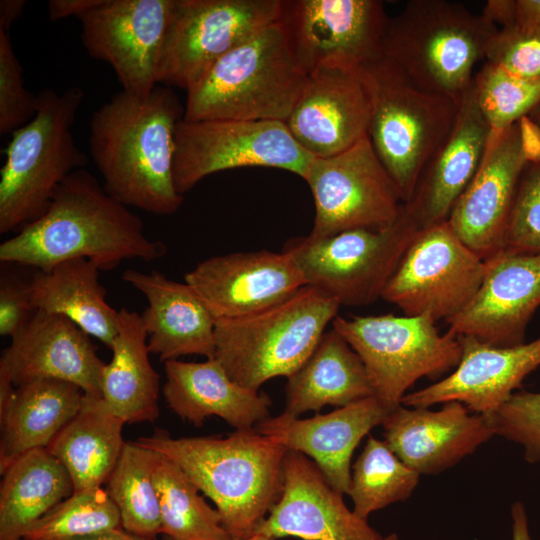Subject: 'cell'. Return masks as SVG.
<instances>
[{
    "label": "cell",
    "mask_w": 540,
    "mask_h": 540,
    "mask_svg": "<svg viewBox=\"0 0 540 540\" xmlns=\"http://www.w3.org/2000/svg\"><path fill=\"white\" fill-rule=\"evenodd\" d=\"M470 412L457 401L438 411L400 404L382 424L384 441L420 475L440 473L495 435L485 416Z\"/></svg>",
    "instance_id": "cell-25"
},
{
    "label": "cell",
    "mask_w": 540,
    "mask_h": 540,
    "mask_svg": "<svg viewBox=\"0 0 540 540\" xmlns=\"http://www.w3.org/2000/svg\"><path fill=\"white\" fill-rule=\"evenodd\" d=\"M1 474L0 540H23L40 518L74 492L69 472L48 448L24 453Z\"/></svg>",
    "instance_id": "cell-33"
},
{
    "label": "cell",
    "mask_w": 540,
    "mask_h": 540,
    "mask_svg": "<svg viewBox=\"0 0 540 540\" xmlns=\"http://www.w3.org/2000/svg\"><path fill=\"white\" fill-rule=\"evenodd\" d=\"M486 262L482 283L459 314L446 321L456 336L512 347L525 343L540 306V253L503 250Z\"/></svg>",
    "instance_id": "cell-18"
},
{
    "label": "cell",
    "mask_w": 540,
    "mask_h": 540,
    "mask_svg": "<svg viewBox=\"0 0 540 540\" xmlns=\"http://www.w3.org/2000/svg\"><path fill=\"white\" fill-rule=\"evenodd\" d=\"M528 161L518 123L490 131L481 164L454 205L448 223L484 261L505 248V235L521 175Z\"/></svg>",
    "instance_id": "cell-17"
},
{
    "label": "cell",
    "mask_w": 540,
    "mask_h": 540,
    "mask_svg": "<svg viewBox=\"0 0 540 540\" xmlns=\"http://www.w3.org/2000/svg\"><path fill=\"white\" fill-rule=\"evenodd\" d=\"M481 14L500 28L540 30V0H489Z\"/></svg>",
    "instance_id": "cell-45"
},
{
    "label": "cell",
    "mask_w": 540,
    "mask_h": 540,
    "mask_svg": "<svg viewBox=\"0 0 540 540\" xmlns=\"http://www.w3.org/2000/svg\"><path fill=\"white\" fill-rule=\"evenodd\" d=\"M30 280L2 274L0 278V335L12 338L32 317Z\"/></svg>",
    "instance_id": "cell-44"
},
{
    "label": "cell",
    "mask_w": 540,
    "mask_h": 540,
    "mask_svg": "<svg viewBox=\"0 0 540 540\" xmlns=\"http://www.w3.org/2000/svg\"><path fill=\"white\" fill-rule=\"evenodd\" d=\"M529 117L540 128V104L531 112Z\"/></svg>",
    "instance_id": "cell-51"
},
{
    "label": "cell",
    "mask_w": 540,
    "mask_h": 540,
    "mask_svg": "<svg viewBox=\"0 0 540 540\" xmlns=\"http://www.w3.org/2000/svg\"><path fill=\"white\" fill-rule=\"evenodd\" d=\"M314 157L275 120L182 118L175 131L173 179L181 195L205 177L241 167H272L305 178Z\"/></svg>",
    "instance_id": "cell-12"
},
{
    "label": "cell",
    "mask_w": 540,
    "mask_h": 540,
    "mask_svg": "<svg viewBox=\"0 0 540 540\" xmlns=\"http://www.w3.org/2000/svg\"><path fill=\"white\" fill-rule=\"evenodd\" d=\"M166 253L162 241L146 235L141 218L84 168L63 181L40 218L0 244L2 263L42 271L77 258L109 271L125 260L152 262Z\"/></svg>",
    "instance_id": "cell-2"
},
{
    "label": "cell",
    "mask_w": 540,
    "mask_h": 540,
    "mask_svg": "<svg viewBox=\"0 0 540 540\" xmlns=\"http://www.w3.org/2000/svg\"><path fill=\"white\" fill-rule=\"evenodd\" d=\"M173 0H103L83 14L81 41L108 63L123 91L146 97L158 85L157 69Z\"/></svg>",
    "instance_id": "cell-16"
},
{
    "label": "cell",
    "mask_w": 540,
    "mask_h": 540,
    "mask_svg": "<svg viewBox=\"0 0 540 540\" xmlns=\"http://www.w3.org/2000/svg\"><path fill=\"white\" fill-rule=\"evenodd\" d=\"M485 271L486 262L445 221L418 230L381 298L404 315L448 321L473 299Z\"/></svg>",
    "instance_id": "cell-13"
},
{
    "label": "cell",
    "mask_w": 540,
    "mask_h": 540,
    "mask_svg": "<svg viewBox=\"0 0 540 540\" xmlns=\"http://www.w3.org/2000/svg\"><path fill=\"white\" fill-rule=\"evenodd\" d=\"M99 272L94 263L83 258L37 270L30 279L31 298L36 311L66 317L111 349L118 310L107 302Z\"/></svg>",
    "instance_id": "cell-32"
},
{
    "label": "cell",
    "mask_w": 540,
    "mask_h": 540,
    "mask_svg": "<svg viewBox=\"0 0 540 540\" xmlns=\"http://www.w3.org/2000/svg\"><path fill=\"white\" fill-rule=\"evenodd\" d=\"M112 358L105 363L101 399L125 423L154 422L159 416V375L154 370L141 315L118 310Z\"/></svg>",
    "instance_id": "cell-30"
},
{
    "label": "cell",
    "mask_w": 540,
    "mask_h": 540,
    "mask_svg": "<svg viewBox=\"0 0 540 540\" xmlns=\"http://www.w3.org/2000/svg\"><path fill=\"white\" fill-rule=\"evenodd\" d=\"M307 75L277 21L222 57L186 92L183 118L285 122Z\"/></svg>",
    "instance_id": "cell-6"
},
{
    "label": "cell",
    "mask_w": 540,
    "mask_h": 540,
    "mask_svg": "<svg viewBox=\"0 0 540 540\" xmlns=\"http://www.w3.org/2000/svg\"><path fill=\"white\" fill-rule=\"evenodd\" d=\"M427 315L336 316L335 329L363 361L374 395L390 408L401 404L420 378H437L461 358L458 336L440 334Z\"/></svg>",
    "instance_id": "cell-9"
},
{
    "label": "cell",
    "mask_w": 540,
    "mask_h": 540,
    "mask_svg": "<svg viewBox=\"0 0 540 540\" xmlns=\"http://www.w3.org/2000/svg\"><path fill=\"white\" fill-rule=\"evenodd\" d=\"M384 540H399V537L395 533H392L384 537Z\"/></svg>",
    "instance_id": "cell-53"
},
{
    "label": "cell",
    "mask_w": 540,
    "mask_h": 540,
    "mask_svg": "<svg viewBox=\"0 0 540 540\" xmlns=\"http://www.w3.org/2000/svg\"><path fill=\"white\" fill-rule=\"evenodd\" d=\"M461 358L455 370L442 380L406 394L401 404L428 408L457 401L475 414L497 411L540 367V337L512 347L495 346L471 336H458Z\"/></svg>",
    "instance_id": "cell-22"
},
{
    "label": "cell",
    "mask_w": 540,
    "mask_h": 540,
    "mask_svg": "<svg viewBox=\"0 0 540 540\" xmlns=\"http://www.w3.org/2000/svg\"><path fill=\"white\" fill-rule=\"evenodd\" d=\"M83 398L79 386L62 380L41 379L15 387L0 409L1 473L24 453L47 448L78 413Z\"/></svg>",
    "instance_id": "cell-29"
},
{
    "label": "cell",
    "mask_w": 540,
    "mask_h": 540,
    "mask_svg": "<svg viewBox=\"0 0 540 540\" xmlns=\"http://www.w3.org/2000/svg\"><path fill=\"white\" fill-rule=\"evenodd\" d=\"M124 424L101 397L84 394L78 413L47 447L69 472L74 491L106 483L125 444Z\"/></svg>",
    "instance_id": "cell-34"
},
{
    "label": "cell",
    "mask_w": 540,
    "mask_h": 540,
    "mask_svg": "<svg viewBox=\"0 0 540 540\" xmlns=\"http://www.w3.org/2000/svg\"><path fill=\"white\" fill-rule=\"evenodd\" d=\"M419 477L385 441L369 436L351 474L348 495L354 504L353 512L367 520L371 513L408 499Z\"/></svg>",
    "instance_id": "cell-37"
},
{
    "label": "cell",
    "mask_w": 540,
    "mask_h": 540,
    "mask_svg": "<svg viewBox=\"0 0 540 540\" xmlns=\"http://www.w3.org/2000/svg\"><path fill=\"white\" fill-rule=\"evenodd\" d=\"M521 145L528 163L540 161V128L529 116L518 122Z\"/></svg>",
    "instance_id": "cell-47"
},
{
    "label": "cell",
    "mask_w": 540,
    "mask_h": 540,
    "mask_svg": "<svg viewBox=\"0 0 540 540\" xmlns=\"http://www.w3.org/2000/svg\"><path fill=\"white\" fill-rule=\"evenodd\" d=\"M340 306L305 285L255 313L217 319L214 357L235 382L259 391L266 381L289 377L306 362Z\"/></svg>",
    "instance_id": "cell-7"
},
{
    "label": "cell",
    "mask_w": 540,
    "mask_h": 540,
    "mask_svg": "<svg viewBox=\"0 0 540 540\" xmlns=\"http://www.w3.org/2000/svg\"><path fill=\"white\" fill-rule=\"evenodd\" d=\"M282 0H173L158 85L186 92L226 54L278 21Z\"/></svg>",
    "instance_id": "cell-11"
},
{
    "label": "cell",
    "mask_w": 540,
    "mask_h": 540,
    "mask_svg": "<svg viewBox=\"0 0 540 540\" xmlns=\"http://www.w3.org/2000/svg\"><path fill=\"white\" fill-rule=\"evenodd\" d=\"M83 100L77 86L61 93L44 89L34 117L11 133L0 171L1 234L40 218L63 181L87 165L72 133Z\"/></svg>",
    "instance_id": "cell-5"
},
{
    "label": "cell",
    "mask_w": 540,
    "mask_h": 540,
    "mask_svg": "<svg viewBox=\"0 0 540 540\" xmlns=\"http://www.w3.org/2000/svg\"><path fill=\"white\" fill-rule=\"evenodd\" d=\"M370 96L361 69L318 68L285 121L294 139L314 158L341 153L368 136Z\"/></svg>",
    "instance_id": "cell-20"
},
{
    "label": "cell",
    "mask_w": 540,
    "mask_h": 540,
    "mask_svg": "<svg viewBox=\"0 0 540 540\" xmlns=\"http://www.w3.org/2000/svg\"><path fill=\"white\" fill-rule=\"evenodd\" d=\"M256 533L302 540H384L367 520L349 510L343 494L325 479L313 460L288 450L283 489Z\"/></svg>",
    "instance_id": "cell-21"
},
{
    "label": "cell",
    "mask_w": 540,
    "mask_h": 540,
    "mask_svg": "<svg viewBox=\"0 0 540 540\" xmlns=\"http://www.w3.org/2000/svg\"><path fill=\"white\" fill-rule=\"evenodd\" d=\"M184 107L171 87L146 97L121 91L98 107L89 123V152L113 198L144 212L176 213L183 195L174 185L175 131Z\"/></svg>",
    "instance_id": "cell-1"
},
{
    "label": "cell",
    "mask_w": 540,
    "mask_h": 540,
    "mask_svg": "<svg viewBox=\"0 0 540 540\" xmlns=\"http://www.w3.org/2000/svg\"><path fill=\"white\" fill-rule=\"evenodd\" d=\"M393 409L370 396L307 419L285 413L267 417L255 429L287 450L310 457L336 491L348 494L355 448L372 428L384 423Z\"/></svg>",
    "instance_id": "cell-24"
},
{
    "label": "cell",
    "mask_w": 540,
    "mask_h": 540,
    "mask_svg": "<svg viewBox=\"0 0 540 540\" xmlns=\"http://www.w3.org/2000/svg\"><path fill=\"white\" fill-rule=\"evenodd\" d=\"M160 454L127 441L105 490L116 505L121 526L135 535L156 540L161 533L160 504L154 470Z\"/></svg>",
    "instance_id": "cell-35"
},
{
    "label": "cell",
    "mask_w": 540,
    "mask_h": 540,
    "mask_svg": "<svg viewBox=\"0 0 540 540\" xmlns=\"http://www.w3.org/2000/svg\"><path fill=\"white\" fill-rule=\"evenodd\" d=\"M485 417L495 435L523 447L528 463L540 462V392H515Z\"/></svg>",
    "instance_id": "cell-40"
},
{
    "label": "cell",
    "mask_w": 540,
    "mask_h": 540,
    "mask_svg": "<svg viewBox=\"0 0 540 540\" xmlns=\"http://www.w3.org/2000/svg\"><path fill=\"white\" fill-rule=\"evenodd\" d=\"M360 69L371 103L368 137L405 204L452 130L459 103L418 87L383 56Z\"/></svg>",
    "instance_id": "cell-8"
},
{
    "label": "cell",
    "mask_w": 540,
    "mask_h": 540,
    "mask_svg": "<svg viewBox=\"0 0 540 540\" xmlns=\"http://www.w3.org/2000/svg\"><path fill=\"white\" fill-rule=\"evenodd\" d=\"M122 279L147 301L140 315L150 353L164 362L186 355L215 356L216 318L189 284L156 270L127 269Z\"/></svg>",
    "instance_id": "cell-27"
},
{
    "label": "cell",
    "mask_w": 540,
    "mask_h": 540,
    "mask_svg": "<svg viewBox=\"0 0 540 540\" xmlns=\"http://www.w3.org/2000/svg\"><path fill=\"white\" fill-rule=\"evenodd\" d=\"M103 0H50L48 12L51 21H58L70 16L80 18L83 14L94 9Z\"/></svg>",
    "instance_id": "cell-46"
},
{
    "label": "cell",
    "mask_w": 540,
    "mask_h": 540,
    "mask_svg": "<svg viewBox=\"0 0 540 540\" xmlns=\"http://www.w3.org/2000/svg\"><path fill=\"white\" fill-rule=\"evenodd\" d=\"M136 441L185 472L215 504L233 540L254 535L281 496L288 450L255 428L227 437L182 438L155 430Z\"/></svg>",
    "instance_id": "cell-3"
},
{
    "label": "cell",
    "mask_w": 540,
    "mask_h": 540,
    "mask_svg": "<svg viewBox=\"0 0 540 540\" xmlns=\"http://www.w3.org/2000/svg\"><path fill=\"white\" fill-rule=\"evenodd\" d=\"M389 18L379 0H282L278 19L301 68H360L382 56Z\"/></svg>",
    "instance_id": "cell-15"
},
{
    "label": "cell",
    "mask_w": 540,
    "mask_h": 540,
    "mask_svg": "<svg viewBox=\"0 0 540 540\" xmlns=\"http://www.w3.org/2000/svg\"><path fill=\"white\" fill-rule=\"evenodd\" d=\"M184 279L216 320L255 313L307 285L293 256L284 250L212 256L199 262Z\"/></svg>",
    "instance_id": "cell-19"
},
{
    "label": "cell",
    "mask_w": 540,
    "mask_h": 540,
    "mask_svg": "<svg viewBox=\"0 0 540 540\" xmlns=\"http://www.w3.org/2000/svg\"><path fill=\"white\" fill-rule=\"evenodd\" d=\"M154 482L160 504V534L172 540H233L217 509L205 501L178 465L161 454Z\"/></svg>",
    "instance_id": "cell-36"
},
{
    "label": "cell",
    "mask_w": 540,
    "mask_h": 540,
    "mask_svg": "<svg viewBox=\"0 0 540 540\" xmlns=\"http://www.w3.org/2000/svg\"><path fill=\"white\" fill-rule=\"evenodd\" d=\"M486 61L528 79H540V30L498 28L485 54Z\"/></svg>",
    "instance_id": "cell-43"
},
{
    "label": "cell",
    "mask_w": 540,
    "mask_h": 540,
    "mask_svg": "<svg viewBox=\"0 0 540 540\" xmlns=\"http://www.w3.org/2000/svg\"><path fill=\"white\" fill-rule=\"evenodd\" d=\"M156 540H172V539L163 535L160 539H156Z\"/></svg>",
    "instance_id": "cell-54"
},
{
    "label": "cell",
    "mask_w": 540,
    "mask_h": 540,
    "mask_svg": "<svg viewBox=\"0 0 540 540\" xmlns=\"http://www.w3.org/2000/svg\"><path fill=\"white\" fill-rule=\"evenodd\" d=\"M164 371L162 392L169 408L196 427L218 416L236 430L251 429L269 417L270 398L235 382L215 357L169 360Z\"/></svg>",
    "instance_id": "cell-28"
},
{
    "label": "cell",
    "mask_w": 540,
    "mask_h": 540,
    "mask_svg": "<svg viewBox=\"0 0 540 540\" xmlns=\"http://www.w3.org/2000/svg\"><path fill=\"white\" fill-rule=\"evenodd\" d=\"M25 4L24 0L0 1V30L8 32L12 23L22 14Z\"/></svg>",
    "instance_id": "cell-49"
},
{
    "label": "cell",
    "mask_w": 540,
    "mask_h": 540,
    "mask_svg": "<svg viewBox=\"0 0 540 540\" xmlns=\"http://www.w3.org/2000/svg\"><path fill=\"white\" fill-rule=\"evenodd\" d=\"M23 70L8 32L0 30V134L28 123L37 110V95L25 88Z\"/></svg>",
    "instance_id": "cell-42"
},
{
    "label": "cell",
    "mask_w": 540,
    "mask_h": 540,
    "mask_svg": "<svg viewBox=\"0 0 540 540\" xmlns=\"http://www.w3.org/2000/svg\"><path fill=\"white\" fill-rule=\"evenodd\" d=\"M418 230L403 204L398 219L385 229H354L321 239L294 237L283 250L293 256L307 285L340 305L362 306L381 298Z\"/></svg>",
    "instance_id": "cell-10"
},
{
    "label": "cell",
    "mask_w": 540,
    "mask_h": 540,
    "mask_svg": "<svg viewBox=\"0 0 540 540\" xmlns=\"http://www.w3.org/2000/svg\"><path fill=\"white\" fill-rule=\"evenodd\" d=\"M73 540H149L147 538L128 532L123 527H116L89 536Z\"/></svg>",
    "instance_id": "cell-50"
},
{
    "label": "cell",
    "mask_w": 540,
    "mask_h": 540,
    "mask_svg": "<svg viewBox=\"0 0 540 540\" xmlns=\"http://www.w3.org/2000/svg\"><path fill=\"white\" fill-rule=\"evenodd\" d=\"M497 30L462 3L411 0L389 20L382 56L418 87L460 103Z\"/></svg>",
    "instance_id": "cell-4"
},
{
    "label": "cell",
    "mask_w": 540,
    "mask_h": 540,
    "mask_svg": "<svg viewBox=\"0 0 540 540\" xmlns=\"http://www.w3.org/2000/svg\"><path fill=\"white\" fill-rule=\"evenodd\" d=\"M287 379L283 413L296 417L325 405L344 407L375 396L360 356L333 328L323 334L310 357Z\"/></svg>",
    "instance_id": "cell-31"
},
{
    "label": "cell",
    "mask_w": 540,
    "mask_h": 540,
    "mask_svg": "<svg viewBox=\"0 0 540 540\" xmlns=\"http://www.w3.org/2000/svg\"><path fill=\"white\" fill-rule=\"evenodd\" d=\"M504 250L540 253V161L525 167L508 220Z\"/></svg>",
    "instance_id": "cell-41"
},
{
    "label": "cell",
    "mask_w": 540,
    "mask_h": 540,
    "mask_svg": "<svg viewBox=\"0 0 540 540\" xmlns=\"http://www.w3.org/2000/svg\"><path fill=\"white\" fill-rule=\"evenodd\" d=\"M245 540H276V538L271 537V536H267V535H264V534H260V533H255L254 535H252L251 537H249V538H247Z\"/></svg>",
    "instance_id": "cell-52"
},
{
    "label": "cell",
    "mask_w": 540,
    "mask_h": 540,
    "mask_svg": "<svg viewBox=\"0 0 540 540\" xmlns=\"http://www.w3.org/2000/svg\"><path fill=\"white\" fill-rule=\"evenodd\" d=\"M90 337L66 317L35 311L3 350L0 373L15 387L55 379L79 386L85 395L101 397L105 363Z\"/></svg>",
    "instance_id": "cell-23"
},
{
    "label": "cell",
    "mask_w": 540,
    "mask_h": 540,
    "mask_svg": "<svg viewBox=\"0 0 540 540\" xmlns=\"http://www.w3.org/2000/svg\"><path fill=\"white\" fill-rule=\"evenodd\" d=\"M472 84L491 131L512 126L540 104V79L514 75L488 61L474 75Z\"/></svg>",
    "instance_id": "cell-39"
},
{
    "label": "cell",
    "mask_w": 540,
    "mask_h": 540,
    "mask_svg": "<svg viewBox=\"0 0 540 540\" xmlns=\"http://www.w3.org/2000/svg\"><path fill=\"white\" fill-rule=\"evenodd\" d=\"M490 131L472 84L459 103L452 130L423 169L410 201L404 204L419 229L448 220L481 164Z\"/></svg>",
    "instance_id": "cell-26"
},
{
    "label": "cell",
    "mask_w": 540,
    "mask_h": 540,
    "mask_svg": "<svg viewBox=\"0 0 540 540\" xmlns=\"http://www.w3.org/2000/svg\"><path fill=\"white\" fill-rule=\"evenodd\" d=\"M303 180L315 206L312 238L354 229H385L395 223L403 208L368 136L341 153L314 158Z\"/></svg>",
    "instance_id": "cell-14"
},
{
    "label": "cell",
    "mask_w": 540,
    "mask_h": 540,
    "mask_svg": "<svg viewBox=\"0 0 540 540\" xmlns=\"http://www.w3.org/2000/svg\"><path fill=\"white\" fill-rule=\"evenodd\" d=\"M122 527L119 511L105 488L74 491L25 534L23 540H73Z\"/></svg>",
    "instance_id": "cell-38"
},
{
    "label": "cell",
    "mask_w": 540,
    "mask_h": 540,
    "mask_svg": "<svg viewBox=\"0 0 540 540\" xmlns=\"http://www.w3.org/2000/svg\"><path fill=\"white\" fill-rule=\"evenodd\" d=\"M512 540H532L526 508L521 501L511 506Z\"/></svg>",
    "instance_id": "cell-48"
}]
</instances>
